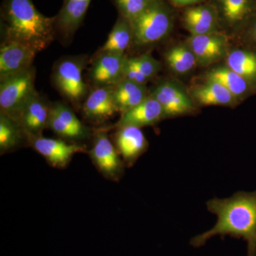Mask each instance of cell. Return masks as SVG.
<instances>
[{
  "mask_svg": "<svg viewBox=\"0 0 256 256\" xmlns=\"http://www.w3.org/2000/svg\"><path fill=\"white\" fill-rule=\"evenodd\" d=\"M208 212L217 216L213 228L193 237L192 246L200 248L212 237L230 236L247 242V256H256V191L238 192L226 198H214L206 203Z\"/></svg>",
  "mask_w": 256,
  "mask_h": 256,
  "instance_id": "cell-1",
  "label": "cell"
},
{
  "mask_svg": "<svg viewBox=\"0 0 256 256\" xmlns=\"http://www.w3.org/2000/svg\"><path fill=\"white\" fill-rule=\"evenodd\" d=\"M1 18L4 40L20 42L37 53L50 46L56 36L54 18L42 14L32 0H4Z\"/></svg>",
  "mask_w": 256,
  "mask_h": 256,
  "instance_id": "cell-2",
  "label": "cell"
},
{
  "mask_svg": "<svg viewBox=\"0 0 256 256\" xmlns=\"http://www.w3.org/2000/svg\"><path fill=\"white\" fill-rule=\"evenodd\" d=\"M166 0H154L130 22L132 43L138 47L152 46L166 38L174 28L176 13Z\"/></svg>",
  "mask_w": 256,
  "mask_h": 256,
  "instance_id": "cell-3",
  "label": "cell"
},
{
  "mask_svg": "<svg viewBox=\"0 0 256 256\" xmlns=\"http://www.w3.org/2000/svg\"><path fill=\"white\" fill-rule=\"evenodd\" d=\"M36 69L30 68L1 80L0 84V110L15 120L26 104L36 95L35 89Z\"/></svg>",
  "mask_w": 256,
  "mask_h": 256,
  "instance_id": "cell-4",
  "label": "cell"
},
{
  "mask_svg": "<svg viewBox=\"0 0 256 256\" xmlns=\"http://www.w3.org/2000/svg\"><path fill=\"white\" fill-rule=\"evenodd\" d=\"M84 56L65 57L55 64L52 73V80L60 94L79 107L88 95L86 84L84 82L82 72L86 64Z\"/></svg>",
  "mask_w": 256,
  "mask_h": 256,
  "instance_id": "cell-5",
  "label": "cell"
},
{
  "mask_svg": "<svg viewBox=\"0 0 256 256\" xmlns=\"http://www.w3.org/2000/svg\"><path fill=\"white\" fill-rule=\"evenodd\" d=\"M150 94L162 108L164 119L192 114L196 109L188 90L174 80L158 82Z\"/></svg>",
  "mask_w": 256,
  "mask_h": 256,
  "instance_id": "cell-6",
  "label": "cell"
},
{
  "mask_svg": "<svg viewBox=\"0 0 256 256\" xmlns=\"http://www.w3.org/2000/svg\"><path fill=\"white\" fill-rule=\"evenodd\" d=\"M218 13L220 28L225 34L237 33L256 18V0H210Z\"/></svg>",
  "mask_w": 256,
  "mask_h": 256,
  "instance_id": "cell-7",
  "label": "cell"
},
{
  "mask_svg": "<svg viewBox=\"0 0 256 256\" xmlns=\"http://www.w3.org/2000/svg\"><path fill=\"white\" fill-rule=\"evenodd\" d=\"M48 128L62 139L72 142L84 140L92 134L90 128L82 124L67 104L62 102L50 104Z\"/></svg>",
  "mask_w": 256,
  "mask_h": 256,
  "instance_id": "cell-8",
  "label": "cell"
},
{
  "mask_svg": "<svg viewBox=\"0 0 256 256\" xmlns=\"http://www.w3.org/2000/svg\"><path fill=\"white\" fill-rule=\"evenodd\" d=\"M89 156L96 168L105 178L117 181L122 176L124 162L116 146L104 131L96 134Z\"/></svg>",
  "mask_w": 256,
  "mask_h": 256,
  "instance_id": "cell-9",
  "label": "cell"
},
{
  "mask_svg": "<svg viewBox=\"0 0 256 256\" xmlns=\"http://www.w3.org/2000/svg\"><path fill=\"white\" fill-rule=\"evenodd\" d=\"M26 141L37 152L56 168H64L77 153L86 152V146L68 143L62 139H52L40 136H28Z\"/></svg>",
  "mask_w": 256,
  "mask_h": 256,
  "instance_id": "cell-10",
  "label": "cell"
},
{
  "mask_svg": "<svg viewBox=\"0 0 256 256\" xmlns=\"http://www.w3.org/2000/svg\"><path fill=\"white\" fill-rule=\"evenodd\" d=\"M186 44L196 57L197 65L207 66L227 56L228 37L223 32L203 35H190Z\"/></svg>",
  "mask_w": 256,
  "mask_h": 256,
  "instance_id": "cell-11",
  "label": "cell"
},
{
  "mask_svg": "<svg viewBox=\"0 0 256 256\" xmlns=\"http://www.w3.org/2000/svg\"><path fill=\"white\" fill-rule=\"evenodd\" d=\"M36 54L20 42L4 40L0 48V82L32 67Z\"/></svg>",
  "mask_w": 256,
  "mask_h": 256,
  "instance_id": "cell-12",
  "label": "cell"
},
{
  "mask_svg": "<svg viewBox=\"0 0 256 256\" xmlns=\"http://www.w3.org/2000/svg\"><path fill=\"white\" fill-rule=\"evenodd\" d=\"M127 58L124 54H99L89 72L94 87H114L124 79Z\"/></svg>",
  "mask_w": 256,
  "mask_h": 256,
  "instance_id": "cell-13",
  "label": "cell"
},
{
  "mask_svg": "<svg viewBox=\"0 0 256 256\" xmlns=\"http://www.w3.org/2000/svg\"><path fill=\"white\" fill-rule=\"evenodd\" d=\"M181 22L190 35H203L222 32L218 13L210 0L184 8Z\"/></svg>",
  "mask_w": 256,
  "mask_h": 256,
  "instance_id": "cell-14",
  "label": "cell"
},
{
  "mask_svg": "<svg viewBox=\"0 0 256 256\" xmlns=\"http://www.w3.org/2000/svg\"><path fill=\"white\" fill-rule=\"evenodd\" d=\"M114 87H94L82 106V114L92 124H101L118 112L114 98Z\"/></svg>",
  "mask_w": 256,
  "mask_h": 256,
  "instance_id": "cell-15",
  "label": "cell"
},
{
  "mask_svg": "<svg viewBox=\"0 0 256 256\" xmlns=\"http://www.w3.org/2000/svg\"><path fill=\"white\" fill-rule=\"evenodd\" d=\"M92 0H64L60 12L54 16L56 35L64 40L72 38L85 18Z\"/></svg>",
  "mask_w": 256,
  "mask_h": 256,
  "instance_id": "cell-16",
  "label": "cell"
},
{
  "mask_svg": "<svg viewBox=\"0 0 256 256\" xmlns=\"http://www.w3.org/2000/svg\"><path fill=\"white\" fill-rule=\"evenodd\" d=\"M114 144L128 166H132L148 148V142L141 128L127 126L117 128Z\"/></svg>",
  "mask_w": 256,
  "mask_h": 256,
  "instance_id": "cell-17",
  "label": "cell"
},
{
  "mask_svg": "<svg viewBox=\"0 0 256 256\" xmlns=\"http://www.w3.org/2000/svg\"><path fill=\"white\" fill-rule=\"evenodd\" d=\"M50 104L45 98L37 94L22 111L18 124L28 136H42V131L48 128Z\"/></svg>",
  "mask_w": 256,
  "mask_h": 256,
  "instance_id": "cell-18",
  "label": "cell"
},
{
  "mask_svg": "<svg viewBox=\"0 0 256 256\" xmlns=\"http://www.w3.org/2000/svg\"><path fill=\"white\" fill-rule=\"evenodd\" d=\"M163 119H164V116L162 108L150 94L146 100L139 105L121 114L120 118L114 127L118 128L132 126L141 128L154 126Z\"/></svg>",
  "mask_w": 256,
  "mask_h": 256,
  "instance_id": "cell-19",
  "label": "cell"
},
{
  "mask_svg": "<svg viewBox=\"0 0 256 256\" xmlns=\"http://www.w3.org/2000/svg\"><path fill=\"white\" fill-rule=\"evenodd\" d=\"M188 92L196 106L234 107L238 101L220 82L212 79L206 78V82L192 88Z\"/></svg>",
  "mask_w": 256,
  "mask_h": 256,
  "instance_id": "cell-20",
  "label": "cell"
},
{
  "mask_svg": "<svg viewBox=\"0 0 256 256\" xmlns=\"http://www.w3.org/2000/svg\"><path fill=\"white\" fill-rule=\"evenodd\" d=\"M114 98L118 111L124 114L139 105L150 96L146 85L122 79L114 86Z\"/></svg>",
  "mask_w": 256,
  "mask_h": 256,
  "instance_id": "cell-21",
  "label": "cell"
},
{
  "mask_svg": "<svg viewBox=\"0 0 256 256\" xmlns=\"http://www.w3.org/2000/svg\"><path fill=\"white\" fill-rule=\"evenodd\" d=\"M132 43V30L130 22L119 15L99 54H124V52Z\"/></svg>",
  "mask_w": 256,
  "mask_h": 256,
  "instance_id": "cell-22",
  "label": "cell"
},
{
  "mask_svg": "<svg viewBox=\"0 0 256 256\" xmlns=\"http://www.w3.org/2000/svg\"><path fill=\"white\" fill-rule=\"evenodd\" d=\"M206 78L220 82L238 100L242 98L249 90L250 82L227 66L212 69L206 74Z\"/></svg>",
  "mask_w": 256,
  "mask_h": 256,
  "instance_id": "cell-23",
  "label": "cell"
},
{
  "mask_svg": "<svg viewBox=\"0 0 256 256\" xmlns=\"http://www.w3.org/2000/svg\"><path fill=\"white\" fill-rule=\"evenodd\" d=\"M164 58L170 70L178 75L190 73L197 65L196 57L186 42L171 47Z\"/></svg>",
  "mask_w": 256,
  "mask_h": 256,
  "instance_id": "cell-24",
  "label": "cell"
},
{
  "mask_svg": "<svg viewBox=\"0 0 256 256\" xmlns=\"http://www.w3.org/2000/svg\"><path fill=\"white\" fill-rule=\"evenodd\" d=\"M26 134L18 121L0 112V152L2 154L20 146Z\"/></svg>",
  "mask_w": 256,
  "mask_h": 256,
  "instance_id": "cell-25",
  "label": "cell"
},
{
  "mask_svg": "<svg viewBox=\"0 0 256 256\" xmlns=\"http://www.w3.org/2000/svg\"><path fill=\"white\" fill-rule=\"evenodd\" d=\"M249 82L256 79V54L242 50H229L226 65Z\"/></svg>",
  "mask_w": 256,
  "mask_h": 256,
  "instance_id": "cell-26",
  "label": "cell"
},
{
  "mask_svg": "<svg viewBox=\"0 0 256 256\" xmlns=\"http://www.w3.org/2000/svg\"><path fill=\"white\" fill-rule=\"evenodd\" d=\"M154 0H112L119 15L132 21L144 12Z\"/></svg>",
  "mask_w": 256,
  "mask_h": 256,
  "instance_id": "cell-27",
  "label": "cell"
},
{
  "mask_svg": "<svg viewBox=\"0 0 256 256\" xmlns=\"http://www.w3.org/2000/svg\"><path fill=\"white\" fill-rule=\"evenodd\" d=\"M128 60L149 80L154 78L161 70L162 65L159 60L150 54L131 57L128 58Z\"/></svg>",
  "mask_w": 256,
  "mask_h": 256,
  "instance_id": "cell-28",
  "label": "cell"
},
{
  "mask_svg": "<svg viewBox=\"0 0 256 256\" xmlns=\"http://www.w3.org/2000/svg\"><path fill=\"white\" fill-rule=\"evenodd\" d=\"M124 79L138 82V84H142V85H146L148 82H150L129 62L128 57L127 60H126V67H124Z\"/></svg>",
  "mask_w": 256,
  "mask_h": 256,
  "instance_id": "cell-29",
  "label": "cell"
},
{
  "mask_svg": "<svg viewBox=\"0 0 256 256\" xmlns=\"http://www.w3.org/2000/svg\"><path fill=\"white\" fill-rule=\"evenodd\" d=\"M172 6L175 8H186L194 5L202 4L208 0H166Z\"/></svg>",
  "mask_w": 256,
  "mask_h": 256,
  "instance_id": "cell-30",
  "label": "cell"
},
{
  "mask_svg": "<svg viewBox=\"0 0 256 256\" xmlns=\"http://www.w3.org/2000/svg\"><path fill=\"white\" fill-rule=\"evenodd\" d=\"M246 33L248 36L252 38L254 41L256 42V18L247 26Z\"/></svg>",
  "mask_w": 256,
  "mask_h": 256,
  "instance_id": "cell-31",
  "label": "cell"
}]
</instances>
